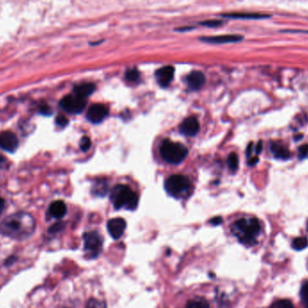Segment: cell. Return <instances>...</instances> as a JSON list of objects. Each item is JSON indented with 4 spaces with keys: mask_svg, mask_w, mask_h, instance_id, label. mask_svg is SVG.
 <instances>
[{
    "mask_svg": "<svg viewBox=\"0 0 308 308\" xmlns=\"http://www.w3.org/2000/svg\"><path fill=\"white\" fill-rule=\"evenodd\" d=\"M63 227H64V224H62V223H58L50 227V232H57V231H60L61 230H62Z\"/></svg>",
    "mask_w": 308,
    "mask_h": 308,
    "instance_id": "cell-30",
    "label": "cell"
},
{
    "mask_svg": "<svg viewBox=\"0 0 308 308\" xmlns=\"http://www.w3.org/2000/svg\"><path fill=\"white\" fill-rule=\"evenodd\" d=\"M90 147H91V140L90 137H82V139L80 140V149L86 152L90 149Z\"/></svg>",
    "mask_w": 308,
    "mask_h": 308,
    "instance_id": "cell-26",
    "label": "cell"
},
{
    "mask_svg": "<svg viewBox=\"0 0 308 308\" xmlns=\"http://www.w3.org/2000/svg\"><path fill=\"white\" fill-rule=\"evenodd\" d=\"M18 139L12 132H3L0 135V148L7 152H15L18 148Z\"/></svg>",
    "mask_w": 308,
    "mask_h": 308,
    "instance_id": "cell-10",
    "label": "cell"
},
{
    "mask_svg": "<svg viewBox=\"0 0 308 308\" xmlns=\"http://www.w3.org/2000/svg\"><path fill=\"white\" fill-rule=\"evenodd\" d=\"M160 151L163 159L173 165L181 163L189 153L188 149L184 145L170 140L163 141Z\"/></svg>",
    "mask_w": 308,
    "mask_h": 308,
    "instance_id": "cell-4",
    "label": "cell"
},
{
    "mask_svg": "<svg viewBox=\"0 0 308 308\" xmlns=\"http://www.w3.org/2000/svg\"><path fill=\"white\" fill-rule=\"evenodd\" d=\"M95 85L92 83H82L74 88V94L87 100V98L95 92Z\"/></svg>",
    "mask_w": 308,
    "mask_h": 308,
    "instance_id": "cell-16",
    "label": "cell"
},
{
    "mask_svg": "<svg viewBox=\"0 0 308 308\" xmlns=\"http://www.w3.org/2000/svg\"><path fill=\"white\" fill-rule=\"evenodd\" d=\"M87 102L85 99L77 96L76 94L67 95L61 101L62 108L66 110L69 113H79L81 112L86 107Z\"/></svg>",
    "mask_w": 308,
    "mask_h": 308,
    "instance_id": "cell-7",
    "label": "cell"
},
{
    "mask_svg": "<svg viewBox=\"0 0 308 308\" xmlns=\"http://www.w3.org/2000/svg\"><path fill=\"white\" fill-rule=\"evenodd\" d=\"M223 222V220H222V218L221 217H214L213 219L211 220V223L213 224V225H218V224H221Z\"/></svg>",
    "mask_w": 308,
    "mask_h": 308,
    "instance_id": "cell-32",
    "label": "cell"
},
{
    "mask_svg": "<svg viewBox=\"0 0 308 308\" xmlns=\"http://www.w3.org/2000/svg\"><path fill=\"white\" fill-rule=\"evenodd\" d=\"M174 71L175 70L172 66H165L159 69L155 74L158 83L162 87H167L169 85V83L173 79Z\"/></svg>",
    "mask_w": 308,
    "mask_h": 308,
    "instance_id": "cell-12",
    "label": "cell"
},
{
    "mask_svg": "<svg viewBox=\"0 0 308 308\" xmlns=\"http://www.w3.org/2000/svg\"><path fill=\"white\" fill-rule=\"evenodd\" d=\"M35 231V221L26 212H18L6 217L0 223V234L13 240H24L31 237Z\"/></svg>",
    "mask_w": 308,
    "mask_h": 308,
    "instance_id": "cell-1",
    "label": "cell"
},
{
    "mask_svg": "<svg viewBox=\"0 0 308 308\" xmlns=\"http://www.w3.org/2000/svg\"><path fill=\"white\" fill-rule=\"evenodd\" d=\"M201 40L209 44H227V43H236V42L241 41L242 36L236 35V34H226V35L204 37Z\"/></svg>",
    "mask_w": 308,
    "mask_h": 308,
    "instance_id": "cell-13",
    "label": "cell"
},
{
    "mask_svg": "<svg viewBox=\"0 0 308 308\" xmlns=\"http://www.w3.org/2000/svg\"><path fill=\"white\" fill-rule=\"evenodd\" d=\"M271 151H272V154H274L275 157H277V158L287 159L290 157L289 150L281 143L272 144Z\"/></svg>",
    "mask_w": 308,
    "mask_h": 308,
    "instance_id": "cell-17",
    "label": "cell"
},
{
    "mask_svg": "<svg viewBox=\"0 0 308 308\" xmlns=\"http://www.w3.org/2000/svg\"><path fill=\"white\" fill-rule=\"evenodd\" d=\"M261 149H262V143H261V141H260V143H258V145H257V147H256V153L260 154L261 152Z\"/></svg>",
    "mask_w": 308,
    "mask_h": 308,
    "instance_id": "cell-35",
    "label": "cell"
},
{
    "mask_svg": "<svg viewBox=\"0 0 308 308\" xmlns=\"http://www.w3.org/2000/svg\"><path fill=\"white\" fill-rule=\"evenodd\" d=\"M40 110H41V112L43 113V114L48 115L50 113V108L47 106V105H43L41 108H40Z\"/></svg>",
    "mask_w": 308,
    "mask_h": 308,
    "instance_id": "cell-31",
    "label": "cell"
},
{
    "mask_svg": "<svg viewBox=\"0 0 308 308\" xmlns=\"http://www.w3.org/2000/svg\"><path fill=\"white\" fill-rule=\"evenodd\" d=\"M300 297L305 308H308V281L305 282L301 286Z\"/></svg>",
    "mask_w": 308,
    "mask_h": 308,
    "instance_id": "cell-21",
    "label": "cell"
},
{
    "mask_svg": "<svg viewBox=\"0 0 308 308\" xmlns=\"http://www.w3.org/2000/svg\"><path fill=\"white\" fill-rule=\"evenodd\" d=\"M269 308H295L291 301L287 299H281L273 303Z\"/></svg>",
    "mask_w": 308,
    "mask_h": 308,
    "instance_id": "cell-24",
    "label": "cell"
},
{
    "mask_svg": "<svg viewBox=\"0 0 308 308\" xmlns=\"http://www.w3.org/2000/svg\"></svg>",
    "mask_w": 308,
    "mask_h": 308,
    "instance_id": "cell-37",
    "label": "cell"
},
{
    "mask_svg": "<svg viewBox=\"0 0 308 308\" xmlns=\"http://www.w3.org/2000/svg\"><path fill=\"white\" fill-rule=\"evenodd\" d=\"M67 212L66 205L62 201L53 202L49 207V214L55 219H62Z\"/></svg>",
    "mask_w": 308,
    "mask_h": 308,
    "instance_id": "cell-15",
    "label": "cell"
},
{
    "mask_svg": "<svg viewBox=\"0 0 308 308\" xmlns=\"http://www.w3.org/2000/svg\"><path fill=\"white\" fill-rule=\"evenodd\" d=\"M186 308H210L209 303L204 297H197L190 299L186 305Z\"/></svg>",
    "mask_w": 308,
    "mask_h": 308,
    "instance_id": "cell-19",
    "label": "cell"
},
{
    "mask_svg": "<svg viewBox=\"0 0 308 308\" xmlns=\"http://www.w3.org/2000/svg\"><path fill=\"white\" fill-rule=\"evenodd\" d=\"M107 114H108V110L104 105L94 104L89 109L87 113V118L90 122L97 124L105 120L107 118Z\"/></svg>",
    "mask_w": 308,
    "mask_h": 308,
    "instance_id": "cell-9",
    "label": "cell"
},
{
    "mask_svg": "<svg viewBox=\"0 0 308 308\" xmlns=\"http://www.w3.org/2000/svg\"><path fill=\"white\" fill-rule=\"evenodd\" d=\"M4 209H5V201H4V199L0 198V215L4 211Z\"/></svg>",
    "mask_w": 308,
    "mask_h": 308,
    "instance_id": "cell-34",
    "label": "cell"
},
{
    "mask_svg": "<svg viewBox=\"0 0 308 308\" xmlns=\"http://www.w3.org/2000/svg\"><path fill=\"white\" fill-rule=\"evenodd\" d=\"M201 25L203 26H212V27H214V26H218L220 25H222V22L221 21H217V20H212V21H206V22H203L201 23Z\"/></svg>",
    "mask_w": 308,
    "mask_h": 308,
    "instance_id": "cell-29",
    "label": "cell"
},
{
    "mask_svg": "<svg viewBox=\"0 0 308 308\" xmlns=\"http://www.w3.org/2000/svg\"><path fill=\"white\" fill-rule=\"evenodd\" d=\"M227 163H228L229 168L232 171H236L237 168H238V166H239L238 155L236 153L230 154L229 156H228V160H227Z\"/></svg>",
    "mask_w": 308,
    "mask_h": 308,
    "instance_id": "cell-23",
    "label": "cell"
},
{
    "mask_svg": "<svg viewBox=\"0 0 308 308\" xmlns=\"http://www.w3.org/2000/svg\"><path fill=\"white\" fill-rule=\"evenodd\" d=\"M308 246V240L306 237H299L292 242V248L296 251H302Z\"/></svg>",
    "mask_w": 308,
    "mask_h": 308,
    "instance_id": "cell-20",
    "label": "cell"
},
{
    "mask_svg": "<svg viewBox=\"0 0 308 308\" xmlns=\"http://www.w3.org/2000/svg\"><path fill=\"white\" fill-rule=\"evenodd\" d=\"M5 161H6V158H5L3 155L0 154V167L3 166V164L5 163Z\"/></svg>",
    "mask_w": 308,
    "mask_h": 308,
    "instance_id": "cell-36",
    "label": "cell"
},
{
    "mask_svg": "<svg viewBox=\"0 0 308 308\" xmlns=\"http://www.w3.org/2000/svg\"><path fill=\"white\" fill-rule=\"evenodd\" d=\"M110 200L114 207L118 210L124 208L133 211L136 209L139 203L138 195L129 186L124 184H118L114 187L111 192Z\"/></svg>",
    "mask_w": 308,
    "mask_h": 308,
    "instance_id": "cell-3",
    "label": "cell"
},
{
    "mask_svg": "<svg viewBox=\"0 0 308 308\" xmlns=\"http://www.w3.org/2000/svg\"><path fill=\"white\" fill-rule=\"evenodd\" d=\"M85 308H107V304L105 301H102L99 299L91 298L90 299Z\"/></svg>",
    "mask_w": 308,
    "mask_h": 308,
    "instance_id": "cell-22",
    "label": "cell"
},
{
    "mask_svg": "<svg viewBox=\"0 0 308 308\" xmlns=\"http://www.w3.org/2000/svg\"><path fill=\"white\" fill-rule=\"evenodd\" d=\"M139 76H140V74H139V72L136 69L128 70L126 72V75H125L126 79L128 80H131V81H135V80H138Z\"/></svg>",
    "mask_w": 308,
    "mask_h": 308,
    "instance_id": "cell-25",
    "label": "cell"
},
{
    "mask_svg": "<svg viewBox=\"0 0 308 308\" xmlns=\"http://www.w3.org/2000/svg\"><path fill=\"white\" fill-rule=\"evenodd\" d=\"M125 228L126 222L123 218H114L109 220L107 223V231L115 240H118L122 237Z\"/></svg>",
    "mask_w": 308,
    "mask_h": 308,
    "instance_id": "cell-8",
    "label": "cell"
},
{
    "mask_svg": "<svg viewBox=\"0 0 308 308\" xmlns=\"http://www.w3.org/2000/svg\"><path fill=\"white\" fill-rule=\"evenodd\" d=\"M68 123H69V120H68L67 118L62 116V115L59 116L56 119V124L59 127H61V128L66 127L68 125Z\"/></svg>",
    "mask_w": 308,
    "mask_h": 308,
    "instance_id": "cell-27",
    "label": "cell"
},
{
    "mask_svg": "<svg viewBox=\"0 0 308 308\" xmlns=\"http://www.w3.org/2000/svg\"><path fill=\"white\" fill-rule=\"evenodd\" d=\"M223 17H229V18H241V19H262L268 18L269 16L261 15V14H253V13H232V14H225Z\"/></svg>",
    "mask_w": 308,
    "mask_h": 308,
    "instance_id": "cell-18",
    "label": "cell"
},
{
    "mask_svg": "<svg viewBox=\"0 0 308 308\" xmlns=\"http://www.w3.org/2000/svg\"><path fill=\"white\" fill-rule=\"evenodd\" d=\"M165 189L175 198H182L190 194V182L184 176L174 175L166 180Z\"/></svg>",
    "mask_w": 308,
    "mask_h": 308,
    "instance_id": "cell-5",
    "label": "cell"
},
{
    "mask_svg": "<svg viewBox=\"0 0 308 308\" xmlns=\"http://www.w3.org/2000/svg\"><path fill=\"white\" fill-rule=\"evenodd\" d=\"M258 157H253V158H250L249 159V165L250 166H254L255 164H257L258 163Z\"/></svg>",
    "mask_w": 308,
    "mask_h": 308,
    "instance_id": "cell-33",
    "label": "cell"
},
{
    "mask_svg": "<svg viewBox=\"0 0 308 308\" xmlns=\"http://www.w3.org/2000/svg\"><path fill=\"white\" fill-rule=\"evenodd\" d=\"M206 78L205 75L202 74L201 72L194 71L190 75L187 77V83L188 86L193 91H196L201 89L202 86L205 84Z\"/></svg>",
    "mask_w": 308,
    "mask_h": 308,
    "instance_id": "cell-14",
    "label": "cell"
},
{
    "mask_svg": "<svg viewBox=\"0 0 308 308\" xmlns=\"http://www.w3.org/2000/svg\"><path fill=\"white\" fill-rule=\"evenodd\" d=\"M231 231L243 245L251 247L257 244V239L261 231V225L256 218H241L231 226Z\"/></svg>",
    "mask_w": 308,
    "mask_h": 308,
    "instance_id": "cell-2",
    "label": "cell"
},
{
    "mask_svg": "<svg viewBox=\"0 0 308 308\" xmlns=\"http://www.w3.org/2000/svg\"><path fill=\"white\" fill-rule=\"evenodd\" d=\"M179 130L183 135L188 137L195 136L199 130L198 120H196L195 117L187 118L179 126Z\"/></svg>",
    "mask_w": 308,
    "mask_h": 308,
    "instance_id": "cell-11",
    "label": "cell"
},
{
    "mask_svg": "<svg viewBox=\"0 0 308 308\" xmlns=\"http://www.w3.org/2000/svg\"><path fill=\"white\" fill-rule=\"evenodd\" d=\"M84 250L90 257H97L103 249V238L95 231L86 232L83 235Z\"/></svg>",
    "mask_w": 308,
    "mask_h": 308,
    "instance_id": "cell-6",
    "label": "cell"
},
{
    "mask_svg": "<svg viewBox=\"0 0 308 308\" xmlns=\"http://www.w3.org/2000/svg\"><path fill=\"white\" fill-rule=\"evenodd\" d=\"M308 154V145H304L302 147H300L298 149V155L299 158H304L306 157Z\"/></svg>",
    "mask_w": 308,
    "mask_h": 308,
    "instance_id": "cell-28",
    "label": "cell"
}]
</instances>
